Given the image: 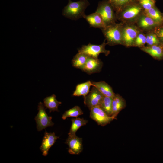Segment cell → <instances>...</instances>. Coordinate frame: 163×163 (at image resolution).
Segmentation results:
<instances>
[{
	"label": "cell",
	"mask_w": 163,
	"mask_h": 163,
	"mask_svg": "<svg viewBox=\"0 0 163 163\" xmlns=\"http://www.w3.org/2000/svg\"><path fill=\"white\" fill-rule=\"evenodd\" d=\"M89 5L88 0H80L76 2L68 0L67 5L62 10V15L73 20L83 18L85 14V10Z\"/></svg>",
	"instance_id": "1"
},
{
	"label": "cell",
	"mask_w": 163,
	"mask_h": 163,
	"mask_svg": "<svg viewBox=\"0 0 163 163\" xmlns=\"http://www.w3.org/2000/svg\"><path fill=\"white\" fill-rule=\"evenodd\" d=\"M123 25L115 23L107 26L101 29L107 40V44L113 46L123 45L122 32Z\"/></svg>",
	"instance_id": "2"
},
{
	"label": "cell",
	"mask_w": 163,
	"mask_h": 163,
	"mask_svg": "<svg viewBox=\"0 0 163 163\" xmlns=\"http://www.w3.org/2000/svg\"><path fill=\"white\" fill-rule=\"evenodd\" d=\"M114 9L109 0L99 1L95 12L101 17L106 26L114 23L117 18Z\"/></svg>",
	"instance_id": "3"
},
{
	"label": "cell",
	"mask_w": 163,
	"mask_h": 163,
	"mask_svg": "<svg viewBox=\"0 0 163 163\" xmlns=\"http://www.w3.org/2000/svg\"><path fill=\"white\" fill-rule=\"evenodd\" d=\"M142 9L139 2L136 1L116 13V17L123 21H132L139 17Z\"/></svg>",
	"instance_id": "4"
},
{
	"label": "cell",
	"mask_w": 163,
	"mask_h": 163,
	"mask_svg": "<svg viewBox=\"0 0 163 163\" xmlns=\"http://www.w3.org/2000/svg\"><path fill=\"white\" fill-rule=\"evenodd\" d=\"M44 107L43 104L41 102L39 103L38 106V112L35 118L37 128L39 131L48 127L52 126L54 124V123L52 121V117L47 115Z\"/></svg>",
	"instance_id": "5"
},
{
	"label": "cell",
	"mask_w": 163,
	"mask_h": 163,
	"mask_svg": "<svg viewBox=\"0 0 163 163\" xmlns=\"http://www.w3.org/2000/svg\"><path fill=\"white\" fill-rule=\"evenodd\" d=\"M105 40L100 45H95L89 43L87 45H83L78 52L84 53L89 56L98 58L99 55L102 53L107 56L110 53V51L105 49L107 45Z\"/></svg>",
	"instance_id": "6"
},
{
	"label": "cell",
	"mask_w": 163,
	"mask_h": 163,
	"mask_svg": "<svg viewBox=\"0 0 163 163\" xmlns=\"http://www.w3.org/2000/svg\"><path fill=\"white\" fill-rule=\"evenodd\" d=\"M139 31L134 25H127L123 27L122 32L123 45L127 47L134 46L135 40Z\"/></svg>",
	"instance_id": "7"
},
{
	"label": "cell",
	"mask_w": 163,
	"mask_h": 163,
	"mask_svg": "<svg viewBox=\"0 0 163 163\" xmlns=\"http://www.w3.org/2000/svg\"><path fill=\"white\" fill-rule=\"evenodd\" d=\"M90 117L98 125L104 126L116 119L107 115L99 106L94 107L90 110Z\"/></svg>",
	"instance_id": "8"
},
{
	"label": "cell",
	"mask_w": 163,
	"mask_h": 163,
	"mask_svg": "<svg viewBox=\"0 0 163 163\" xmlns=\"http://www.w3.org/2000/svg\"><path fill=\"white\" fill-rule=\"evenodd\" d=\"M84 98V103L90 110L92 108L99 106L104 96L94 86Z\"/></svg>",
	"instance_id": "9"
},
{
	"label": "cell",
	"mask_w": 163,
	"mask_h": 163,
	"mask_svg": "<svg viewBox=\"0 0 163 163\" xmlns=\"http://www.w3.org/2000/svg\"><path fill=\"white\" fill-rule=\"evenodd\" d=\"M65 143L69 146L68 152L71 154L78 155L82 150V138L75 135H69Z\"/></svg>",
	"instance_id": "10"
},
{
	"label": "cell",
	"mask_w": 163,
	"mask_h": 163,
	"mask_svg": "<svg viewBox=\"0 0 163 163\" xmlns=\"http://www.w3.org/2000/svg\"><path fill=\"white\" fill-rule=\"evenodd\" d=\"M103 66V63L98 58L89 56L82 70L88 74L100 72Z\"/></svg>",
	"instance_id": "11"
},
{
	"label": "cell",
	"mask_w": 163,
	"mask_h": 163,
	"mask_svg": "<svg viewBox=\"0 0 163 163\" xmlns=\"http://www.w3.org/2000/svg\"><path fill=\"white\" fill-rule=\"evenodd\" d=\"M59 136H56L54 132L48 133L46 131L43 139L40 149L44 156L47 155L49 149L54 145Z\"/></svg>",
	"instance_id": "12"
},
{
	"label": "cell",
	"mask_w": 163,
	"mask_h": 163,
	"mask_svg": "<svg viewBox=\"0 0 163 163\" xmlns=\"http://www.w3.org/2000/svg\"><path fill=\"white\" fill-rule=\"evenodd\" d=\"M83 18L86 20L91 27L102 29L106 26L101 16L96 12L88 15L85 14Z\"/></svg>",
	"instance_id": "13"
},
{
	"label": "cell",
	"mask_w": 163,
	"mask_h": 163,
	"mask_svg": "<svg viewBox=\"0 0 163 163\" xmlns=\"http://www.w3.org/2000/svg\"><path fill=\"white\" fill-rule=\"evenodd\" d=\"M126 106L125 100L119 94H115L113 98L111 116L115 119L119 113Z\"/></svg>",
	"instance_id": "14"
},
{
	"label": "cell",
	"mask_w": 163,
	"mask_h": 163,
	"mask_svg": "<svg viewBox=\"0 0 163 163\" xmlns=\"http://www.w3.org/2000/svg\"><path fill=\"white\" fill-rule=\"evenodd\" d=\"M93 86L97 89L104 96L113 98L115 94L112 88L104 81L92 82Z\"/></svg>",
	"instance_id": "15"
},
{
	"label": "cell",
	"mask_w": 163,
	"mask_h": 163,
	"mask_svg": "<svg viewBox=\"0 0 163 163\" xmlns=\"http://www.w3.org/2000/svg\"><path fill=\"white\" fill-rule=\"evenodd\" d=\"M141 49L154 58L160 59L163 57V49L158 45L144 46Z\"/></svg>",
	"instance_id": "16"
},
{
	"label": "cell",
	"mask_w": 163,
	"mask_h": 163,
	"mask_svg": "<svg viewBox=\"0 0 163 163\" xmlns=\"http://www.w3.org/2000/svg\"><path fill=\"white\" fill-rule=\"evenodd\" d=\"M61 104V102L57 100L56 96L54 94L46 97L43 100L44 105L46 109H49L50 113L52 111H59L58 107Z\"/></svg>",
	"instance_id": "17"
},
{
	"label": "cell",
	"mask_w": 163,
	"mask_h": 163,
	"mask_svg": "<svg viewBox=\"0 0 163 163\" xmlns=\"http://www.w3.org/2000/svg\"><path fill=\"white\" fill-rule=\"evenodd\" d=\"M91 86H93V84L92 82L90 81L78 84L76 87L73 95L77 96H83L84 98L89 92L90 87Z\"/></svg>",
	"instance_id": "18"
},
{
	"label": "cell",
	"mask_w": 163,
	"mask_h": 163,
	"mask_svg": "<svg viewBox=\"0 0 163 163\" xmlns=\"http://www.w3.org/2000/svg\"><path fill=\"white\" fill-rule=\"evenodd\" d=\"M137 23L138 26L144 30L151 29L158 25L152 19L145 14L139 17Z\"/></svg>",
	"instance_id": "19"
},
{
	"label": "cell",
	"mask_w": 163,
	"mask_h": 163,
	"mask_svg": "<svg viewBox=\"0 0 163 163\" xmlns=\"http://www.w3.org/2000/svg\"><path fill=\"white\" fill-rule=\"evenodd\" d=\"M89 57L84 53L78 52L72 60V66L74 67L82 70Z\"/></svg>",
	"instance_id": "20"
},
{
	"label": "cell",
	"mask_w": 163,
	"mask_h": 163,
	"mask_svg": "<svg viewBox=\"0 0 163 163\" xmlns=\"http://www.w3.org/2000/svg\"><path fill=\"white\" fill-rule=\"evenodd\" d=\"M72 124L69 135H75L76 132L81 127L85 125L88 122L87 120L77 117L71 119Z\"/></svg>",
	"instance_id": "21"
},
{
	"label": "cell",
	"mask_w": 163,
	"mask_h": 163,
	"mask_svg": "<svg viewBox=\"0 0 163 163\" xmlns=\"http://www.w3.org/2000/svg\"><path fill=\"white\" fill-rule=\"evenodd\" d=\"M145 14L152 19L158 24L163 21V18L159 11L155 6L144 10Z\"/></svg>",
	"instance_id": "22"
},
{
	"label": "cell",
	"mask_w": 163,
	"mask_h": 163,
	"mask_svg": "<svg viewBox=\"0 0 163 163\" xmlns=\"http://www.w3.org/2000/svg\"><path fill=\"white\" fill-rule=\"evenodd\" d=\"M113 98L104 96L99 107L108 115L111 116Z\"/></svg>",
	"instance_id": "23"
},
{
	"label": "cell",
	"mask_w": 163,
	"mask_h": 163,
	"mask_svg": "<svg viewBox=\"0 0 163 163\" xmlns=\"http://www.w3.org/2000/svg\"><path fill=\"white\" fill-rule=\"evenodd\" d=\"M83 114V112L80 107L75 106L73 108L65 112L62 115V118L64 120L67 117H77Z\"/></svg>",
	"instance_id": "24"
},
{
	"label": "cell",
	"mask_w": 163,
	"mask_h": 163,
	"mask_svg": "<svg viewBox=\"0 0 163 163\" xmlns=\"http://www.w3.org/2000/svg\"><path fill=\"white\" fill-rule=\"evenodd\" d=\"M137 0H115L111 4L116 13L119 12L128 5L135 2Z\"/></svg>",
	"instance_id": "25"
},
{
	"label": "cell",
	"mask_w": 163,
	"mask_h": 163,
	"mask_svg": "<svg viewBox=\"0 0 163 163\" xmlns=\"http://www.w3.org/2000/svg\"><path fill=\"white\" fill-rule=\"evenodd\" d=\"M146 43V36L143 33H139L135 40L134 46L142 47L144 46Z\"/></svg>",
	"instance_id": "26"
},
{
	"label": "cell",
	"mask_w": 163,
	"mask_h": 163,
	"mask_svg": "<svg viewBox=\"0 0 163 163\" xmlns=\"http://www.w3.org/2000/svg\"><path fill=\"white\" fill-rule=\"evenodd\" d=\"M146 43L148 46L158 45L160 42L154 34L149 33L146 35Z\"/></svg>",
	"instance_id": "27"
},
{
	"label": "cell",
	"mask_w": 163,
	"mask_h": 163,
	"mask_svg": "<svg viewBox=\"0 0 163 163\" xmlns=\"http://www.w3.org/2000/svg\"><path fill=\"white\" fill-rule=\"evenodd\" d=\"M139 2L145 10H148L155 6V0H142Z\"/></svg>",
	"instance_id": "28"
},
{
	"label": "cell",
	"mask_w": 163,
	"mask_h": 163,
	"mask_svg": "<svg viewBox=\"0 0 163 163\" xmlns=\"http://www.w3.org/2000/svg\"><path fill=\"white\" fill-rule=\"evenodd\" d=\"M158 34L163 42V28L161 29L158 32Z\"/></svg>",
	"instance_id": "29"
},
{
	"label": "cell",
	"mask_w": 163,
	"mask_h": 163,
	"mask_svg": "<svg viewBox=\"0 0 163 163\" xmlns=\"http://www.w3.org/2000/svg\"><path fill=\"white\" fill-rule=\"evenodd\" d=\"M115 0H109V1L111 3L112 2H113V1H114Z\"/></svg>",
	"instance_id": "30"
},
{
	"label": "cell",
	"mask_w": 163,
	"mask_h": 163,
	"mask_svg": "<svg viewBox=\"0 0 163 163\" xmlns=\"http://www.w3.org/2000/svg\"><path fill=\"white\" fill-rule=\"evenodd\" d=\"M139 2V1H140L141 0H137Z\"/></svg>",
	"instance_id": "31"
}]
</instances>
